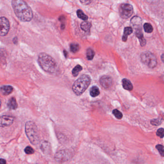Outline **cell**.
Here are the masks:
<instances>
[{"instance_id": "16", "label": "cell", "mask_w": 164, "mask_h": 164, "mask_svg": "<svg viewBox=\"0 0 164 164\" xmlns=\"http://www.w3.org/2000/svg\"><path fill=\"white\" fill-rule=\"evenodd\" d=\"M131 23L133 26L139 27L142 25V19L138 16H135L131 20Z\"/></svg>"}, {"instance_id": "5", "label": "cell", "mask_w": 164, "mask_h": 164, "mask_svg": "<svg viewBox=\"0 0 164 164\" xmlns=\"http://www.w3.org/2000/svg\"><path fill=\"white\" fill-rule=\"evenodd\" d=\"M141 60L142 63L150 69H154L157 64L156 56L151 52L146 51L141 54Z\"/></svg>"}, {"instance_id": "12", "label": "cell", "mask_w": 164, "mask_h": 164, "mask_svg": "<svg viewBox=\"0 0 164 164\" xmlns=\"http://www.w3.org/2000/svg\"><path fill=\"white\" fill-rule=\"evenodd\" d=\"M0 90L3 95H8L13 92V88L11 86H3L0 88Z\"/></svg>"}, {"instance_id": "7", "label": "cell", "mask_w": 164, "mask_h": 164, "mask_svg": "<svg viewBox=\"0 0 164 164\" xmlns=\"http://www.w3.org/2000/svg\"><path fill=\"white\" fill-rule=\"evenodd\" d=\"M10 30V23L5 17H0V36H5Z\"/></svg>"}, {"instance_id": "20", "label": "cell", "mask_w": 164, "mask_h": 164, "mask_svg": "<svg viewBox=\"0 0 164 164\" xmlns=\"http://www.w3.org/2000/svg\"><path fill=\"white\" fill-rule=\"evenodd\" d=\"M95 53L93 50L92 49H88L87 50L86 57L89 60H92L93 59V57L95 56Z\"/></svg>"}, {"instance_id": "10", "label": "cell", "mask_w": 164, "mask_h": 164, "mask_svg": "<svg viewBox=\"0 0 164 164\" xmlns=\"http://www.w3.org/2000/svg\"><path fill=\"white\" fill-rule=\"evenodd\" d=\"M100 82L103 88L105 89H108L112 86L113 79L109 76H103L100 78Z\"/></svg>"}, {"instance_id": "3", "label": "cell", "mask_w": 164, "mask_h": 164, "mask_svg": "<svg viewBox=\"0 0 164 164\" xmlns=\"http://www.w3.org/2000/svg\"><path fill=\"white\" fill-rule=\"evenodd\" d=\"M91 79L89 75H82L75 81L72 86L73 91L77 95H80L84 92L89 86Z\"/></svg>"}, {"instance_id": "34", "label": "cell", "mask_w": 164, "mask_h": 164, "mask_svg": "<svg viewBox=\"0 0 164 164\" xmlns=\"http://www.w3.org/2000/svg\"><path fill=\"white\" fill-rule=\"evenodd\" d=\"M1 103L0 102V107H1Z\"/></svg>"}, {"instance_id": "8", "label": "cell", "mask_w": 164, "mask_h": 164, "mask_svg": "<svg viewBox=\"0 0 164 164\" xmlns=\"http://www.w3.org/2000/svg\"><path fill=\"white\" fill-rule=\"evenodd\" d=\"M71 152L68 150H61L56 154L54 159L59 163H63L67 161L71 158Z\"/></svg>"}, {"instance_id": "27", "label": "cell", "mask_w": 164, "mask_h": 164, "mask_svg": "<svg viewBox=\"0 0 164 164\" xmlns=\"http://www.w3.org/2000/svg\"><path fill=\"white\" fill-rule=\"evenodd\" d=\"M156 148L157 149L160 155L162 157L164 156V146L161 144H158L156 146Z\"/></svg>"}, {"instance_id": "32", "label": "cell", "mask_w": 164, "mask_h": 164, "mask_svg": "<svg viewBox=\"0 0 164 164\" xmlns=\"http://www.w3.org/2000/svg\"><path fill=\"white\" fill-rule=\"evenodd\" d=\"M6 163V160L4 159H0V164H5Z\"/></svg>"}, {"instance_id": "17", "label": "cell", "mask_w": 164, "mask_h": 164, "mask_svg": "<svg viewBox=\"0 0 164 164\" xmlns=\"http://www.w3.org/2000/svg\"><path fill=\"white\" fill-rule=\"evenodd\" d=\"M133 32V30L131 27H126L124 29V34L122 37V40L123 41H126L128 39L129 35H131Z\"/></svg>"}, {"instance_id": "13", "label": "cell", "mask_w": 164, "mask_h": 164, "mask_svg": "<svg viewBox=\"0 0 164 164\" xmlns=\"http://www.w3.org/2000/svg\"><path fill=\"white\" fill-rule=\"evenodd\" d=\"M40 148L41 151L43 152L44 154H46L49 151L50 149V144L49 142L47 141H43L40 143Z\"/></svg>"}, {"instance_id": "21", "label": "cell", "mask_w": 164, "mask_h": 164, "mask_svg": "<svg viewBox=\"0 0 164 164\" xmlns=\"http://www.w3.org/2000/svg\"><path fill=\"white\" fill-rule=\"evenodd\" d=\"M82 66L80 65H77L72 70V73L74 77L78 76L79 73L80 71H82Z\"/></svg>"}, {"instance_id": "24", "label": "cell", "mask_w": 164, "mask_h": 164, "mask_svg": "<svg viewBox=\"0 0 164 164\" xmlns=\"http://www.w3.org/2000/svg\"><path fill=\"white\" fill-rule=\"evenodd\" d=\"M70 49L71 52L73 53H76L79 50V46L76 43H72L70 44Z\"/></svg>"}, {"instance_id": "30", "label": "cell", "mask_w": 164, "mask_h": 164, "mask_svg": "<svg viewBox=\"0 0 164 164\" xmlns=\"http://www.w3.org/2000/svg\"><path fill=\"white\" fill-rule=\"evenodd\" d=\"M149 4L153 5H156L158 4L159 2V0H146Z\"/></svg>"}, {"instance_id": "23", "label": "cell", "mask_w": 164, "mask_h": 164, "mask_svg": "<svg viewBox=\"0 0 164 164\" xmlns=\"http://www.w3.org/2000/svg\"><path fill=\"white\" fill-rule=\"evenodd\" d=\"M77 15H78V17H79V18L82 19V20L85 21L88 20V17L82 10H78L77 12Z\"/></svg>"}, {"instance_id": "29", "label": "cell", "mask_w": 164, "mask_h": 164, "mask_svg": "<svg viewBox=\"0 0 164 164\" xmlns=\"http://www.w3.org/2000/svg\"><path fill=\"white\" fill-rule=\"evenodd\" d=\"M164 129L163 128H160L158 129L156 132V135L160 137L161 138H163L164 137Z\"/></svg>"}, {"instance_id": "28", "label": "cell", "mask_w": 164, "mask_h": 164, "mask_svg": "<svg viewBox=\"0 0 164 164\" xmlns=\"http://www.w3.org/2000/svg\"><path fill=\"white\" fill-rule=\"evenodd\" d=\"M24 151H25V152H26V154H27V155H31V154H34V152H35L33 149L30 146L26 147Z\"/></svg>"}, {"instance_id": "2", "label": "cell", "mask_w": 164, "mask_h": 164, "mask_svg": "<svg viewBox=\"0 0 164 164\" xmlns=\"http://www.w3.org/2000/svg\"><path fill=\"white\" fill-rule=\"evenodd\" d=\"M38 62L41 69L46 72L53 74L58 71V66L55 60L45 53L39 54Z\"/></svg>"}, {"instance_id": "22", "label": "cell", "mask_w": 164, "mask_h": 164, "mask_svg": "<svg viewBox=\"0 0 164 164\" xmlns=\"http://www.w3.org/2000/svg\"><path fill=\"white\" fill-rule=\"evenodd\" d=\"M144 31L146 33H152V31H153V27H152V25L150 24L147 23L144 24Z\"/></svg>"}, {"instance_id": "25", "label": "cell", "mask_w": 164, "mask_h": 164, "mask_svg": "<svg viewBox=\"0 0 164 164\" xmlns=\"http://www.w3.org/2000/svg\"><path fill=\"white\" fill-rule=\"evenodd\" d=\"M113 114L118 119H121L123 118V114L118 109H114L113 111Z\"/></svg>"}, {"instance_id": "6", "label": "cell", "mask_w": 164, "mask_h": 164, "mask_svg": "<svg viewBox=\"0 0 164 164\" xmlns=\"http://www.w3.org/2000/svg\"><path fill=\"white\" fill-rule=\"evenodd\" d=\"M120 17L124 19H127L133 14V7L131 5L127 4H121L119 9Z\"/></svg>"}, {"instance_id": "1", "label": "cell", "mask_w": 164, "mask_h": 164, "mask_svg": "<svg viewBox=\"0 0 164 164\" xmlns=\"http://www.w3.org/2000/svg\"><path fill=\"white\" fill-rule=\"evenodd\" d=\"M12 6L17 17L22 22H30L33 17L30 7L24 0H12Z\"/></svg>"}, {"instance_id": "14", "label": "cell", "mask_w": 164, "mask_h": 164, "mask_svg": "<svg viewBox=\"0 0 164 164\" xmlns=\"http://www.w3.org/2000/svg\"><path fill=\"white\" fill-rule=\"evenodd\" d=\"M122 82V86L124 89L129 90V91H131L133 90V85L129 79H123Z\"/></svg>"}, {"instance_id": "26", "label": "cell", "mask_w": 164, "mask_h": 164, "mask_svg": "<svg viewBox=\"0 0 164 164\" xmlns=\"http://www.w3.org/2000/svg\"><path fill=\"white\" fill-rule=\"evenodd\" d=\"M162 122V118H158L157 119H152L151 121L152 125L154 126H158L161 124Z\"/></svg>"}, {"instance_id": "4", "label": "cell", "mask_w": 164, "mask_h": 164, "mask_svg": "<svg viewBox=\"0 0 164 164\" xmlns=\"http://www.w3.org/2000/svg\"><path fill=\"white\" fill-rule=\"evenodd\" d=\"M25 132L30 142L33 145H37L40 141L39 131L36 124L33 122L29 121L25 125Z\"/></svg>"}, {"instance_id": "19", "label": "cell", "mask_w": 164, "mask_h": 164, "mask_svg": "<svg viewBox=\"0 0 164 164\" xmlns=\"http://www.w3.org/2000/svg\"><path fill=\"white\" fill-rule=\"evenodd\" d=\"M90 93L92 97H96L100 95L99 89L97 87L93 86L90 89Z\"/></svg>"}, {"instance_id": "15", "label": "cell", "mask_w": 164, "mask_h": 164, "mask_svg": "<svg viewBox=\"0 0 164 164\" xmlns=\"http://www.w3.org/2000/svg\"><path fill=\"white\" fill-rule=\"evenodd\" d=\"M7 106L10 109L12 110H16L17 108L18 105L17 103L16 99L14 97H12L9 99L7 103Z\"/></svg>"}, {"instance_id": "18", "label": "cell", "mask_w": 164, "mask_h": 164, "mask_svg": "<svg viewBox=\"0 0 164 164\" xmlns=\"http://www.w3.org/2000/svg\"><path fill=\"white\" fill-rule=\"evenodd\" d=\"M91 24L88 21H84L82 22L81 24V28L83 30H84L85 32H89L90 30V27H91Z\"/></svg>"}, {"instance_id": "9", "label": "cell", "mask_w": 164, "mask_h": 164, "mask_svg": "<svg viewBox=\"0 0 164 164\" xmlns=\"http://www.w3.org/2000/svg\"><path fill=\"white\" fill-rule=\"evenodd\" d=\"M14 118L10 116H3L0 117V127H8L14 121Z\"/></svg>"}, {"instance_id": "31", "label": "cell", "mask_w": 164, "mask_h": 164, "mask_svg": "<svg viewBox=\"0 0 164 164\" xmlns=\"http://www.w3.org/2000/svg\"><path fill=\"white\" fill-rule=\"evenodd\" d=\"M92 0H80V2L82 4L84 5H88L89 4Z\"/></svg>"}, {"instance_id": "11", "label": "cell", "mask_w": 164, "mask_h": 164, "mask_svg": "<svg viewBox=\"0 0 164 164\" xmlns=\"http://www.w3.org/2000/svg\"><path fill=\"white\" fill-rule=\"evenodd\" d=\"M135 34L136 37L139 40L141 46H144L146 45V40L144 38V35H143V33H142V29L141 30L140 29H137L136 30Z\"/></svg>"}, {"instance_id": "33", "label": "cell", "mask_w": 164, "mask_h": 164, "mask_svg": "<svg viewBox=\"0 0 164 164\" xmlns=\"http://www.w3.org/2000/svg\"><path fill=\"white\" fill-rule=\"evenodd\" d=\"M64 54H65V56L66 57V55H67V52H66V51L64 50Z\"/></svg>"}]
</instances>
